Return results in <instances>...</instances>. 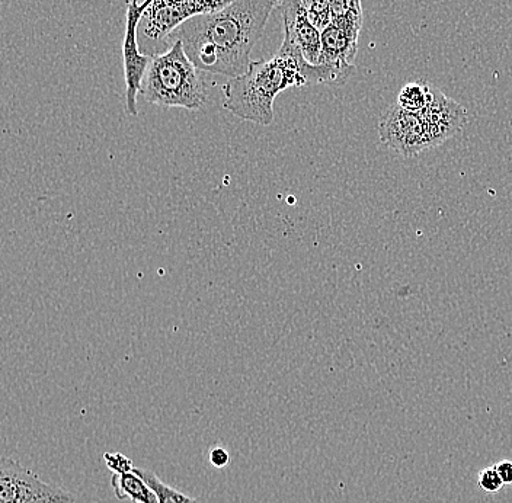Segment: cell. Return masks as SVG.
Listing matches in <instances>:
<instances>
[{
	"mask_svg": "<svg viewBox=\"0 0 512 503\" xmlns=\"http://www.w3.org/2000/svg\"><path fill=\"white\" fill-rule=\"evenodd\" d=\"M111 486L120 501L130 499L134 503H159L155 490L136 472L112 474Z\"/></svg>",
	"mask_w": 512,
	"mask_h": 503,
	"instance_id": "8fae6325",
	"label": "cell"
},
{
	"mask_svg": "<svg viewBox=\"0 0 512 503\" xmlns=\"http://www.w3.org/2000/svg\"><path fill=\"white\" fill-rule=\"evenodd\" d=\"M354 70L312 64L296 48L281 44L274 57L252 62L249 69L223 86V108L259 126H271L274 102L281 92L310 85H344Z\"/></svg>",
	"mask_w": 512,
	"mask_h": 503,
	"instance_id": "7a4b0ae2",
	"label": "cell"
},
{
	"mask_svg": "<svg viewBox=\"0 0 512 503\" xmlns=\"http://www.w3.org/2000/svg\"><path fill=\"white\" fill-rule=\"evenodd\" d=\"M495 469L498 470L499 476H501L505 486H512V461H499L498 464H495Z\"/></svg>",
	"mask_w": 512,
	"mask_h": 503,
	"instance_id": "d6986e66",
	"label": "cell"
},
{
	"mask_svg": "<svg viewBox=\"0 0 512 503\" xmlns=\"http://www.w3.org/2000/svg\"><path fill=\"white\" fill-rule=\"evenodd\" d=\"M140 95L147 104L198 111L206 105L208 86L204 72L188 59L181 41H175L166 53L153 57Z\"/></svg>",
	"mask_w": 512,
	"mask_h": 503,
	"instance_id": "3957f363",
	"label": "cell"
},
{
	"mask_svg": "<svg viewBox=\"0 0 512 503\" xmlns=\"http://www.w3.org/2000/svg\"><path fill=\"white\" fill-rule=\"evenodd\" d=\"M419 117L422 118L425 128H427L431 149L453 139L467 123V112L463 105L448 98L434 86H432L430 104L424 111L419 112Z\"/></svg>",
	"mask_w": 512,
	"mask_h": 503,
	"instance_id": "30bf717a",
	"label": "cell"
},
{
	"mask_svg": "<svg viewBox=\"0 0 512 503\" xmlns=\"http://www.w3.org/2000/svg\"><path fill=\"white\" fill-rule=\"evenodd\" d=\"M380 142L402 158H415L431 149L424 121L415 112L392 105L380 118Z\"/></svg>",
	"mask_w": 512,
	"mask_h": 503,
	"instance_id": "8992f818",
	"label": "cell"
},
{
	"mask_svg": "<svg viewBox=\"0 0 512 503\" xmlns=\"http://www.w3.org/2000/svg\"><path fill=\"white\" fill-rule=\"evenodd\" d=\"M329 3H331V11L334 18H341V16L347 15L363 16L361 0H329Z\"/></svg>",
	"mask_w": 512,
	"mask_h": 503,
	"instance_id": "2e32d148",
	"label": "cell"
},
{
	"mask_svg": "<svg viewBox=\"0 0 512 503\" xmlns=\"http://www.w3.org/2000/svg\"><path fill=\"white\" fill-rule=\"evenodd\" d=\"M104 460L108 469L115 474L130 473L134 470L133 461H131L130 458L123 456V454L105 453Z\"/></svg>",
	"mask_w": 512,
	"mask_h": 503,
	"instance_id": "e0dca14e",
	"label": "cell"
},
{
	"mask_svg": "<svg viewBox=\"0 0 512 503\" xmlns=\"http://www.w3.org/2000/svg\"><path fill=\"white\" fill-rule=\"evenodd\" d=\"M432 95V86L425 80L418 82H409L400 89L398 95V105L403 110L419 114L430 104Z\"/></svg>",
	"mask_w": 512,
	"mask_h": 503,
	"instance_id": "7c38bea8",
	"label": "cell"
},
{
	"mask_svg": "<svg viewBox=\"0 0 512 503\" xmlns=\"http://www.w3.org/2000/svg\"><path fill=\"white\" fill-rule=\"evenodd\" d=\"M281 0H232L226 8L194 16L171 35L181 41L188 59L198 70L233 79L251 63L252 48Z\"/></svg>",
	"mask_w": 512,
	"mask_h": 503,
	"instance_id": "6da1fadb",
	"label": "cell"
},
{
	"mask_svg": "<svg viewBox=\"0 0 512 503\" xmlns=\"http://www.w3.org/2000/svg\"><path fill=\"white\" fill-rule=\"evenodd\" d=\"M310 21L316 25L319 31L325 30L331 24L332 16L331 3L329 0H302Z\"/></svg>",
	"mask_w": 512,
	"mask_h": 503,
	"instance_id": "5bb4252c",
	"label": "cell"
},
{
	"mask_svg": "<svg viewBox=\"0 0 512 503\" xmlns=\"http://www.w3.org/2000/svg\"><path fill=\"white\" fill-rule=\"evenodd\" d=\"M479 488L488 493H498L499 490L504 488L505 483L502 482L498 470L494 467H486L479 473L478 477Z\"/></svg>",
	"mask_w": 512,
	"mask_h": 503,
	"instance_id": "9a60e30c",
	"label": "cell"
},
{
	"mask_svg": "<svg viewBox=\"0 0 512 503\" xmlns=\"http://www.w3.org/2000/svg\"><path fill=\"white\" fill-rule=\"evenodd\" d=\"M208 460L217 469H223V467L230 463V456L224 448L216 447L211 448L210 453H208Z\"/></svg>",
	"mask_w": 512,
	"mask_h": 503,
	"instance_id": "ac0fdd59",
	"label": "cell"
},
{
	"mask_svg": "<svg viewBox=\"0 0 512 503\" xmlns=\"http://www.w3.org/2000/svg\"><path fill=\"white\" fill-rule=\"evenodd\" d=\"M143 9L139 0L127 2L126 34L123 41L124 78H126V111L131 117L139 114L137 98L142 92L144 76L152 63L153 57L140 51L137 30L142 19Z\"/></svg>",
	"mask_w": 512,
	"mask_h": 503,
	"instance_id": "52a82bcc",
	"label": "cell"
},
{
	"mask_svg": "<svg viewBox=\"0 0 512 503\" xmlns=\"http://www.w3.org/2000/svg\"><path fill=\"white\" fill-rule=\"evenodd\" d=\"M134 472L139 474L140 477H143L147 485L155 490L159 503H197V501L190 498V496L184 495V493L172 489L171 486L165 485L155 473L149 472V470L134 469Z\"/></svg>",
	"mask_w": 512,
	"mask_h": 503,
	"instance_id": "4fadbf2b",
	"label": "cell"
},
{
	"mask_svg": "<svg viewBox=\"0 0 512 503\" xmlns=\"http://www.w3.org/2000/svg\"><path fill=\"white\" fill-rule=\"evenodd\" d=\"M361 24L363 16L360 15L332 19L331 24L322 31V54L319 64L354 70Z\"/></svg>",
	"mask_w": 512,
	"mask_h": 503,
	"instance_id": "ba28073f",
	"label": "cell"
},
{
	"mask_svg": "<svg viewBox=\"0 0 512 503\" xmlns=\"http://www.w3.org/2000/svg\"><path fill=\"white\" fill-rule=\"evenodd\" d=\"M284 24V44L296 48L312 64H319L322 54V31L310 21L302 0H281Z\"/></svg>",
	"mask_w": 512,
	"mask_h": 503,
	"instance_id": "9c48e42d",
	"label": "cell"
},
{
	"mask_svg": "<svg viewBox=\"0 0 512 503\" xmlns=\"http://www.w3.org/2000/svg\"><path fill=\"white\" fill-rule=\"evenodd\" d=\"M140 2V8L143 9V12L146 11L147 8H149L150 3L153 2V0H139Z\"/></svg>",
	"mask_w": 512,
	"mask_h": 503,
	"instance_id": "ffe728a7",
	"label": "cell"
},
{
	"mask_svg": "<svg viewBox=\"0 0 512 503\" xmlns=\"http://www.w3.org/2000/svg\"><path fill=\"white\" fill-rule=\"evenodd\" d=\"M0 503H75V496L43 482L12 458L0 461Z\"/></svg>",
	"mask_w": 512,
	"mask_h": 503,
	"instance_id": "5b68a950",
	"label": "cell"
},
{
	"mask_svg": "<svg viewBox=\"0 0 512 503\" xmlns=\"http://www.w3.org/2000/svg\"><path fill=\"white\" fill-rule=\"evenodd\" d=\"M232 0H153L137 30L140 51L156 57L171 48V35L194 16L226 8Z\"/></svg>",
	"mask_w": 512,
	"mask_h": 503,
	"instance_id": "277c9868",
	"label": "cell"
}]
</instances>
